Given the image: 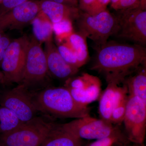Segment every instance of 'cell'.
Returning <instances> with one entry per match:
<instances>
[{
	"label": "cell",
	"instance_id": "1",
	"mask_svg": "<svg viewBox=\"0 0 146 146\" xmlns=\"http://www.w3.org/2000/svg\"><path fill=\"white\" fill-rule=\"evenodd\" d=\"M90 69L102 74L108 84H122L128 76L146 65V49L143 46L108 41L96 49Z\"/></svg>",
	"mask_w": 146,
	"mask_h": 146
},
{
	"label": "cell",
	"instance_id": "2",
	"mask_svg": "<svg viewBox=\"0 0 146 146\" xmlns=\"http://www.w3.org/2000/svg\"><path fill=\"white\" fill-rule=\"evenodd\" d=\"M33 98L38 112L48 116L76 119L90 116V108L76 102L64 86L48 87L33 93Z\"/></svg>",
	"mask_w": 146,
	"mask_h": 146
},
{
	"label": "cell",
	"instance_id": "3",
	"mask_svg": "<svg viewBox=\"0 0 146 146\" xmlns=\"http://www.w3.org/2000/svg\"><path fill=\"white\" fill-rule=\"evenodd\" d=\"M80 33L93 41L96 48L103 46L117 30V22L115 15L105 10L96 15L80 12L77 20Z\"/></svg>",
	"mask_w": 146,
	"mask_h": 146
},
{
	"label": "cell",
	"instance_id": "4",
	"mask_svg": "<svg viewBox=\"0 0 146 146\" xmlns=\"http://www.w3.org/2000/svg\"><path fill=\"white\" fill-rule=\"evenodd\" d=\"M52 123L36 116L12 131L0 135V145L40 146Z\"/></svg>",
	"mask_w": 146,
	"mask_h": 146
},
{
	"label": "cell",
	"instance_id": "5",
	"mask_svg": "<svg viewBox=\"0 0 146 146\" xmlns=\"http://www.w3.org/2000/svg\"><path fill=\"white\" fill-rule=\"evenodd\" d=\"M114 36L145 46L146 44V11L140 7L119 10Z\"/></svg>",
	"mask_w": 146,
	"mask_h": 146
},
{
	"label": "cell",
	"instance_id": "6",
	"mask_svg": "<svg viewBox=\"0 0 146 146\" xmlns=\"http://www.w3.org/2000/svg\"><path fill=\"white\" fill-rule=\"evenodd\" d=\"M128 93L125 84L122 86L108 84L100 96L99 112L101 119L115 125L123 122Z\"/></svg>",
	"mask_w": 146,
	"mask_h": 146
},
{
	"label": "cell",
	"instance_id": "7",
	"mask_svg": "<svg viewBox=\"0 0 146 146\" xmlns=\"http://www.w3.org/2000/svg\"><path fill=\"white\" fill-rule=\"evenodd\" d=\"M22 79L19 84L30 91L43 83L49 74L44 50L34 36L30 37Z\"/></svg>",
	"mask_w": 146,
	"mask_h": 146
},
{
	"label": "cell",
	"instance_id": "8",
	"mask_svg": "<svg viewBox=\"0 0 146 146\" xmlns=\"http://www.w3.org/2000/svg\"><path fill=\"white\" fill-rule=\"evenodd\" d=\"M29 37L26 35L11 40L7 50L1 68L4 77V85L16 83L22 79Z\"/></svg>",
	"mask_w": 146,
	"mask_h": 146
},
{
	"label": "cell",
	"instance_id": "9",
	"mask_svg": "<svg viewBox=\"0 0 146 146\" xmlns=\"http://www.w3.org/2000/svg\"><path fill=\"white\" fill-rule=\"evenodd\" d=\"M124 131L131 143L145 146L146 131V103L136 96L128 95L123 122Z\"/></svg>",
	"mask_w": 146,
	"mask_h": 146
},
{
	"label": "cell",
	"instance_id": "10",
	"mask_svg": "<svg viewBox=\"0 0 146 146\" xmlns=\"http://www.w3.org/2000/svg\"><path fill=\"white\" fill-rule=\"evenodd\" d=\"M63 125L66 130L82 140H98L122 131L119 125L90 116L76 119Z\"/></svg>",
	"mask_w": 146,
	"mask_h": 146
},
{
	"label": "cell",
	"instance_id": "11",
	"mask_svg": "<svg viewBox=\"0 0 146 146\" xmlns=\"http://www.w3.org/2000/svg\"><path fill=\"white\" fill-rule=\"evenodd\" d=\"M0 105L8 108L22 123L36 117L38 112L33 98V93L21 84L4 91L0 95Z\"/></svg>",
	"mask_w": 146,
	"mask_h": 146
},
{
	"label": "cell",
	"instance_id": "12",
	"mask_svg": "<svg viewBox=\"0 0 146 146\" xmlns=\"http://www.w3.org/2000/svg\"><path fill=\"white\" fill-rule=\"evenodd\" d=\"M101 85L98 77L85 73L66 80L64 86L68 89L76 102L87 106L100 96Z\"/></svg>",
	"mask_w": 146,
	"mask_h": 146
},
{
	"label": "cell",
	"instance_id": "13",
	"mask_svg": "<svg viewBox=\"0 0 146 146\" xmlns=\"http://www.w3.org/2000/svg\"><path fill=\"white\" fill-rule=\"evenodd\" d=\"M40 12V1L29 0L19 5L0 16V31L22 29Z\"/></svg>",
	"mask_w": 146,
	"mask_h": 146
},
{
	"label": "cell",
	"instance_id": "14",
	"mask_svg": "<svg viewBox=\"0 0 146 146\" xmlns=\"http://www.w3.org/2000/svg\"><path fill=\"white\" fill-rule=\"evenodd\" d=\"M44 51L49 74L59 79H65L74 76L79 69L66 62L58 52L53 39L44 42Z\"/></svg>",
	"mask_w": 146,
	"mask_h": 146
},
{
	"label": "cell",
	"instance_id": "15",
	"mask_svg": "<svg viewBox=\"0 0 146 146\" xmlns=\"http://www.w3.org/2000/svg\"><path fill=\"white\" fill-rule=\"evenodd\" d=\"M41 11L48 18L52 24L68 19L76 20L80 11L76 7L66 5L53 1H40Z\"/></svg>",
	"mask_w": 146,
	"mask_h": 146
},
{
	"label": "cell",
	"instance_id": "16",
	"mask_svg": "<svg viewBox=\"0 0 146 146\" xmlns=\"http://www.w3.org/2000/svg\"><path fill=\"white\" fill-rule=\"evenodd\" d=\"M84 141L63 127V124L52 123L40 146H83Z\"/></svg>",
	"mask_w": 146,
	"mask_h": 146
},
{
	"label": "cell",
	"instance_id": "17",
	"mask_svg": "<svg viewBox=\"0 0 146 146\" xmlns=\"http://www.w3.org/2000/svg\"><path fill=\"white\" fill-rule=\"evenodd\" d=\"M122 84L126 86L128 95L138 97L146 103V65L128 76Z\"/></svg>",
	"mask_w": 146,
	"mask_h": 146
},
{
	"label": "cell",
	"instance_id": "18",
	"mask_svg": "<svg viewBox=\"0 0 146 146\" xmlns=\"http://www.w3.org/2000/svg\"><path fill=\"white\" fill-rule=\"evenodd\" d=\"M86 39V37L80 33L74 32L63 41L67 43L74 53L80 68L86 64L89 59Z\"/></svg>",
	"mask_w": 146,
	"mask_h": 146
},
{
	"label": "cell",
	"instance_id": "19",
	"mask_svg": "<svg viewBox=\"0 0 146 146\" xmlns=\"http://www.w3.org/2000/svg\"><path fill=\"white\" fill-rule=\"evenodd\" d=\"M31 24L33 36L40 43L53 39V24L42 12L35 18Z\"/></svg>",
	"mask_w": 146,
	"mask_h": 146
},
{
	"label": "cell",
	"instance_id": "20",
	"mask_svg": "<svg viewBox=\"0 0 146 146\" xmlns=\"http://www.w3.org/2000/svg\"><path fill=\"white\" fill-rule=\"evenodd\" d=\"M23 123L12 111L0 106V135L12 131Z\"/></svg>",
	"mask_w": 146,
	"mask_h": 146
},
{
	"label": "cell",
	"instance_id": "21",
	"mask_svg": "<svg viewBox=\"0 0 146 146\" xmlns=\"http://www.w3.org/2000/svg\"><path fill=\"white\" fill-rule=\"evenodd\" d=\"M53 29L58 42L60 43L74 32L72 21L65 19L53 24Z\"/></svg>",
	"mask_w": 146,
	"mask_h": 146
},
{
	"label": "cell",
	"instance_id": "22",
	"mask_svg": "<svg viewBox=\"0 0 146 146\" xmlns=\"http://www.w3.org/2000/svg\"><path fill=\"white\" fill-rule=\"evenodd\" d=\"M129 142L130 141L122 131L114 135L96 140L86 146H112L116 143Z\"/></svg>",
	"mask_w": 146,
	"mask_h": 146
},
{
	"label": "cell",
	"instance_id": "23",
	"mask_svg": "<svg viewBox=\"0 0 146 146\" xmlns=\"http://www.w3.org/2000/svg\"><path fill=\"white\" fill-rule=\"evenodd\" d=\"M57 48L60 55L67 63L73 67L79 69L75 54L66 42L63 41L58 43Z\"/></svg>",
	"mask_w": 146,
	"mask_h": 146
},
{
	"label": "cell",
	"instance_id": "24",
	"mask_svg": "<svg viewBox=\"0 0 146 146\" xmlns=\"http://www.w3.org/2000/svg\"><path fill=\"white\" fill-rule=\"evenodd\" d=\"M29 0H3L0 6V16L11 9Z\"/></svg>",
	"mask_w": 146,
	"mask_h": 146
},
{
	"label": "cell",
	"instance_id": "25",
	"mask_svg": "<svg viewBox=\"0 0 146 146\" xmlns=\"http://www.w3.org/2000/svg\"><path fill=\"white\" fill-rule=\"evenodd\" d=\"M140 0H120L117 11L137 8L140 6Z\"/></svg>",
	"mask_w": 146,
	"mask_h": 146
},
{
	"label": "cell",
	"instance_id": "26",
	"mask_svg": "<svg viewBox=\"0 0 146 146\" xmlns=\"http://www.w3.org/2000/svg\"><path fill=\"white\" fill-rule=\"evenodd\" d=\"M11 40L8 36L4 35L0 38V68L4 55Z\"/></svg>",
	"mask_w": 146,
	"mask_h": 146
},
{
	"label": "cell",
	"instance_id": "27",
	"mask_svg": "<svg viewBox=\"0 0 146 146\" xmlns=\"http://www.w3.org/2000/svg\"><path fill=\"white\" fill-rule=\"evenodd\" d=\"M96 0H80L79 7L84 12L91 15Z\"/></svg>",
	"mask_w": 146,
	"mask_h": 146
},
{
	"label": "cell",
	"instance_id": "28",
	"mask_svg": "<svg viewBox=\"0 0 146 146\" xmlns=\"http://www.w3.org/2000/svg\"><path fill=\"white\" fill-rule=\"evenodd\" d=\"M112 146H140L130 142L116 143Z\"/></svg>",
	"mask_w": 146,
	"mask_h": 146
},
{
	"label": "cell",
	"instance_id": "29",
	"mask_svg": "<svg viewBox=\"0 0 146 146\" xmlns=\"http://www.w3.org/2000/svg\"><path fill=\"white\" fill-rule=\"evenodd\" d=\"M120 0H110L111 6L112 8L117 10Z\"/></svg>",
	"mask_w": 146,
	"mask_h": 146
},
{
	"label": "cell",
	"instance_id": "30",
	"mask_svg": "<svg viewBox=\"0 0 146 146\" xmlns=\"http://www.w3.org/2000/svg\"><path fill=\"white\" fill-rule=\"evenodd\" d=\"M53 1L56 3H58L66 5L72 6L71 5L68 0H53Z\"/></svg>",
	"mask_w": 146,
	"mask_h": 146
},
{
	"label": "cell",
	"instance_id": "31",
	"mask_svg": "<svg viewBox=\"0 0 146 146\" xmlns=\"http://www.w3.org/2000/svg\"><path fill=\"white\" fill-rule=\"evenodd\" d=\"M68 1L70 4L71 5L73 6L76 7L78 4V0H68Z\"/></svg>",
	"mask_w": 146,
	"mask_h": 146
},
{
	"label": "cell",
	"instance_id": "32",
	"mask_svg": "<svg viewBox=\"0 0 146 146\" xmlns=\"http://www.w3.org/2000/svg\"><path fill=\"white\" fill-rule=\"evenodd\" d=\"M0 83L1 84H5L4 77L2 72L0 71Z\"/></svg>",
	"mask_w": 146,
	"mask_h": 146
},
{
	"label": "cell",
	"instance_id": "33",
	"mask_svg": "<svg viewBox=\"0 0 146 146\" xmlns=\"http://www.w3.org/2000/svg\"><path fill=\"white\" fill-rule=\"evenodd\" d=\"M3 35L2 32L0 31V38L2 37L3 35Z\"/></svg>",
	"mask_w": 146,
	"mask_h": 146
},
{
	"label": "cell",
	"instance_id": "34",
	"mask_svg": "<svg viewBox=\"0 0 146 146\" xmlns=\"http://www.w3.org/2000/svg\"><path fill=\"white\" fill-rule=\"evenodd\" d=\"M44 1H53V0H44Z\"/></svg>",
	"mask_w": 146,
	"mask_h": 146
},
{
	"label": "cell",
	"instance_id": "35",
	"mask_svg": "<svg viewBox=\"0 0 146 146\" xmlns=\"http://www.w3.org/2000/svg\"><path fill=\"white\" fill-rule=\"evenodd\" d=\"M3 0H0V4L2 2Z\"/></svg>",
	"mask_w": 146,
	"mask_h": 146
},
{
	"label": "cell",
	"instance_id": "36",
	"mask_svg": "<svg viewBox=\"0 0 146 146\" xmlns=\"http://www.w3.org/2000/svg\"><path fill=\"white\" fill-rule=\"evenodd\" d=\"M0 146H1V145H0Z\"/></svg>",
	"mask_w": 146,
	"mask_h": 146
}]
</instances>
